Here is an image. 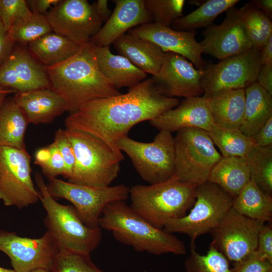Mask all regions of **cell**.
I'll return each instance as SVG.
<instances>
[{
	"instance_id": "22",
	"label": "cell",
	"mask_w": 272,
	"mask_h": 272,
	"mask_svg": "<svg viewBox=\"0 0 272 272\" xmlns=\"http://www.w3.org/2000/svg\"><path fill=\"white\" fill-rule=\"evenodd\" d=\"M13 98L29 123H50L66 111L65 100L51 88L15 93Z\"/></svg>"
},
{
	"instance_id": "23",
	"label": "cell",
	"mask_w": 272,
	"mask_h": 272,
	"mask_svg": "<svg viewBox=\"0 0 272 272\" xmlns=\"http://www.w3.org/2000/svg\"><path fill=\"white\" fill-rule=\"evenodd\" d=\"M93 49L100 72L117 89L130 88L147 79V73L124 56L112 53L109 46H93Z\"/></svg>"
},
{
	"instance_id": "56",
	"label": "cell",
	"mask_w": 272,
	"mask_h": 272,
	"mask_svg": "<svg viewBox=\"0 0 272 272\" xmlns=\"http://www.w3.org/2000/svg\"><path fill=\"white\" fill-rule=\"evenodd\" d=\"M31 272H51V271L48 269H46L39 268V269L34 270Z\"/></svg>"
},
{
	"instance_id": "4",
	"label": "cell",
	"mask_w": 272,
	"mask_h": 272,
	"mask_svg": "<svg viewBox=\"0 0 272 272\" xmlns=\"http://www.w3.org/2000/svg\"><path fill=\"white\" fill-rule=\"evenodd\" d=\"M196 187L175 175L159 183L135 185L129 188L130 207L151 225L163 229L168 221L183 217L192 207Z\"/></svg>"
},
{
	"instance_id": "20",
	"label": "cell",
	"mask_w": 272,
	"mask_h": 272,
	"mask_svg": "<svg viewBox=\"0 0 272 272\" xmlns=\"http://www.w3.org/2000/svg\"><path fill=\"white\" fill-rule=\"evenodd\" d=\"M113 12L104 25L91 38L94 46H109L117 38L140 25L153 22L144 0H114Z\"/></svg>"
},
{
	"instance_id": "54",
	"label": "cell",
	"mask_w": 272,
	"mask_h": 272,
	"mask_svg": "<svg viewBox=\"0 0 272 272\" xmlns=\"http://www.w3.org/2000/svg\"><path fill=\"white\" fill-rule=\"evenodd\" d=\"M0 272H17L14 269H8L0 266Z\"/></svg>"
},
{
	"instance_id": "39",
	"label": "cell",
	"mask_w": 272,
	"mask_h": 272,
	"mask_svg": "<svg viewBox=\"0 0 272 272\" xmlns=\"http://www.w3.org/2000/svg\"><path fill=\"white\" fill-rule=\"evenodd\" d=\"M32 14L26 0H0V20L7 31Z\"/></svg>"
},
{
	"instance_id": "40",
	"label": "cell",
	"mask_w": 272,
	"mask_h": 272,
	"mask_svg": "<svg viewBox=\"0 0 272 272\" xmlns=\"http://www.w3.org/2000/svg\"><path fill=\"white\" fill-rule=\"evenodd\" d=\"M232 272H272V263L255 250L233 265Z\"/></svg>"
},
{
	"instance_id": "2",
	"label": "cell",
	"mask_w": 272,
	"mask_h": 272,
	"mask_svg": "<svg viewBox=\"0 0 272 272\" xmlns=\"http://www.w3.org/2000/svg\"><path fill=\"white\" fill-rule=\"evenodd\" d=\"M44 66L50 88L63 98L70 113L90 101L121 93L100 72L90 43L64 61Z\"/></svg>"
},
{
	"instance_id": "44",
	"label": "cell",
	"mask_w": 272,
	"mask_h": 272,
	"mask_svg": "<svg viewBox=\"0 0 272 272\" xmlns=\"http://www.w3.org/2000/svg\"><path fill=\"white\" fill-rule=\"evenodd\" d=\"M251 138L256 147H265L272 146V117H270Z\"/></svg>"
},
{
	"instance_id": "25",
	"label": "cell",
	"mask_w": 272,
	"mask_h": 272,
	"mask_svg": "<svg viewBox=\"0 0 272 272\" xmlns=\"http://www.w3.org/2000/svg\"><path fill=\"white\" fill-rule=\"evenodd\" d=\"M245 107L240 130L252 137L272 117V96L256 82L244 89Z\"/></svg>"
},
{
	"instance_id": "45",
	"label": "cell",
	"mask_w": 272,
	"mask_h": 272,
	"mask_svg": "<svg viewBox=\"0 0 272 272\" xmlns=\"http://www.w3.org/2000/svg\"><path fill=\"white\" fill-rule=\"evenodd\" d=\"M15 45L0 20V66L12 53Z\"/></svg>"
},
{
	"instance_id": "50",
	"label": "cell",
	"mask_w": 272,
	"mask_h": 272,
	"mask_svg": "<svg viewBox=\"0 0 272 272\" xmlns=\"http://www.w3.org/2000/svg\"><path fill=\"white\" fill-rule=\"evenodd\" d=\"M261 65L272 64V35L260 51Z\"/></svg>"
},
{
	"instance_id": "42",
	"label": "cell",
	"mask_w": 272,
	"mask_h": 272,
	"mask_svg": "<svg viewBox=\"0 0 272 272\" xmlns=\"http://www.w3.org/2000/svg\"><path fill=\"white\" fill-rule=\"evenodd\" d=\"M49 146L51 156L46 165L41 168L42 171L47 178H55L58 175H62L64 177L65 168L61 155L54 142Z\"/></svg>"
},
{
	"instance_id": "21",
	"label": "cell",
	"mask_w": 272,
	"mask_h": 272,
	"mask_svg": "<svg viewBox=\"0 0 272 272\" xmlns=\"http://www.w3.org/2000/svg\"><path fill=\"white\" fill-rule=\"evenodd\" d=\"M149 122L160 131L171 133L186 128L208 131L214 123L208 99L202 96L185 98L176 107Z\"/></svg>"
},
{
	"instance_id": "46",
	"label": "cell",
	"mask_w": 272,
	"mask_h": 272,
	"mask_svg": "<svg viewBox=\"0 0 272 272\" xmlns=\"http://www.w3.org/2000/svg\"><path fill=\"white\" fill-rule=\"evenodd\" d=\"M256 82L272 96V64L261 65Z\"/></svg>"
},
{
	"instance_id": "34",
	"label": "cell",
	"mask_w": 272,
	"mask_h": 272,
	"mask_svg": "<svg viewBox=\"0 0 272 272\" xmlns=\"http://www.w3.org/2000/svg\"><path fill=\"white\" fill-rule=\"evenodd\" d=\"M244 159L250 180L263 193L272 197V146H255Z\"/></svg>"
},
{
	"instance_id": "31",
	"label": "cell",
	"mask_w": 272,
	"mask_h": 272,
	"mask_svg": "<svg viewBox=\"0 0 272 272\" xmlns=\"http://www.w3.org/2000/svg\"><path fill=\"white\" fill-rule=\"evenodd\" d=\"M208 132L222 156L245 158L255 147L239 128L213 123Z\"/></svg>"
},
{
	"instance_id": "51",
	"label": "cell",
	"mask_w": 272,
	"mask_h": 272,
	"mask_svg": "<svg viewBox=\"0 0 272 272\" xmlns=\"http://www.w3.org/2000/svg\"><path fill=\"white\" fill-rule=\"evenodd\" d=\"M250 3L262 11L269 19L272 18L271 0H252Z\"/></svg>"
},
{
	"instance_id": "1",
	"label": "cell",
	"mask_w": 272,
	"mask_h": 272,
	"mask_svg": "<svg viewBox=\"0 0 272 272\" xmlns=\"http://www.w3.org/2000/svg\"><path fill=\"white\" fill-rule=\"evenodd\" d=\"M176 98L159 92L152 78L129 88L127 93L90 101L64 120L66 128L101 139L116 151L117 142L136 124L149 121L176 107Z\"/></svg>"
},
{
	"instance_id": "32",
	"label": "cell",
	"mask_w": 272,
	"mask_h": 272,
	"mask_svg": "<svg viewBox=\"0 0 272 272\" xmlns=\"http://www.w3.org/2000/svg\"><path fill=\"white\" fill-rule=\"evenodd\" d=\"M238 0H208L188 14L175 20L171 26L179 31H188L200 28H207L214 24L216 17L230 8Z\"/></svg>"
},
{
	"instance_id": "9",
	"label": "cell",
	"mask_w": 272,
	"mask_h": 272,
	"mask_svg": "<svg viewBox=\"0 0 272 272\" xmlns=\"http://www.w3.org/2000/svg\"><path fill=\"white\" fill-rule=\"evenodd\" d=\"M117 145L129 158L140 176L149 184L165 181L175 175L174 139L171 132L160 130L149 143L127 136Z\"/></svg>"
},
{
	"instance_id": "3",
	"label": "cell",
	"mask_w": 272,
	"mask_h": 272,
	"mask_svg": "<svg viewBox=\"0 0 272 272\" xmlns=\"http://www.w3.org/2000/svg\"><path fill=\"white\" fill-rule=\"evenodd\" d=\"M99 227L111 232L118 241L131 246L138 252L157 255L186 253L185 245L181 240L151 225L123 200L110 202L104 207Z\"/></svg>"
},
{
	"instance_id": "24",
	"label": "cell",
	"mask_w": 272,
	"mask_h": 272,
	"mask_svg": "<svg viewBox=\"0 0 272 272\" xmlns=\"http://www.w3.org/2000/svg\"><path fill=\"white\" fill-rule=\"evenodd\" d=\"M113 44L120 55L147 74L154 76L160 69L164 52L153 42L128 32L117 38Z\"/></svg>"
},
{
	"instance_id": "15",
	"label": "cell",
	"mask_w": 272,
	"mask_h": 272,
	"mask_svg": "<svg viewBox=\"0 0 272 272\" xmlns=\"http://www.w3.org/2000/svg\"><path fill=\"white\" fill-rule=\"evenodd\" d=\"M0 251L9 257L17 272H31L39 268L50 270L58 252L47 231L40 238H31L2 229Z\"/></svg>"
},
{
	"instance_id": "19",
	"label": "cell",
	"mask_w": 272,
	"mask_h": 272,
	"mask_svg": "<svg viewBox=\"0 0 272 272\" xmlns=\"http://www.w3.org/2000/svg\"><path fill=\"white\" fill-rule=\"evenodd\" d=\"M128 33L153 42L164 53L171 52L184 57L197 70L203 69L202 49L195 39V30H176L151 22L137 26Z\"/></svg>"
},
{
	"instance_id": "55",
	"label": "cell",
	"mask_w": 272,
	"mask_h": 272,
	"mask_svg": "<svg viewBox=\"0 0 272 272\" xmlns=\"http://www.w3.org/2000/svg\"><path fill=\"white\" fill-rule=\"evenodd\" d=\"M7 94H0V106L4 101V99L8 96Z\"/></svg>"
},
{
	"instance_id": "38",
	"label": "cell",
	"mask_w": 272,
	"mask_h": 272,
	"mask_svg": "<svg viewBox=\"0 0 272 272\" xmlns=\"http://www.w3.org/2000/svg\"><path fill=\"white\" fill-rule=\"evenodd\" d=\"M51 272H105L92 262L90 254L59 251L50 269Z\"/></svg>"
},
{
	"instance_id": "18",
	"label": "cell",
	"mask_w": 272,
	"mask_h": 272,
	"mask_svg": "<svg viewBox=\"0 0 272 272\" xmlns=\"http://www.w3.org/2000/svg\"><path fill=\"white\" fill-rule=\"evenodd\" d=\"M0 86L16 93L50 88L45 66L28 48L17 44L0 66Z\"/></svg>"
},
{
	"instance_id": "14",
	"label": "cell",
	"mask_w": 272,
	"mask_h": 272,
	"mask_svg": "<svg viewBox=\"0 0 272 272\" xmlns=\"http://www.w3.org/2000/svg\"><path fill=\"white\" fill-rule=\"evenodd\" d=\"M52 32L83 46L104 23L87 0H61L45 15Z\"/></svg>"
},
{
	"instance_id": "33",
	"label": "cell",
	"mask_w": 272,
	"mask_h": 272,
	"mask_svg": "<svg viewBox=\"0 0 272 272\" xmlns=\"http://www.w3.org/2000/svg\"><path fill=\"white\" fill-rule=\"evenodd\" d=\"M251 47L260 51L272 35V23L262 11L250 2L238 9Z\"/></svg>"
},
{
	"instance_id": "47",
	"label": "cell",
	"mask_w": 272,
	"mask_h": 272,
	"mask_svg": "<svg viewBox=\"0 0 272 272\" xmlns=\"http://www.w3.org/2000/svg\"><path fill=\"white\" fill-rule=\"evenodd\" d=\"M61 0H26L30 11L34 13L45 15Z\"/></svg>"
},
{
	"instance_id": "28",
	"label": "cell",
	"mask_w": 272,
	"mask_h": 272,
	"mask_svg": "<svg viewBox=\"0 0 272 272\" xmlns=\"http://www.w3.org/2000/svg\"><path fill=\"white\" fill-rule=\"evenodd\" d=\"M28 48L44 66L57 64L75 55L81 45L53 32L30 43Z\"/></svg>"
},
{
	"instance_id": "12",
	"label": "cell",
	"mask_w": 272,
	"mask_h": 272,
	"mask_svg": "<svg viewBox=\"0 0 272 272\" xmlns=\"http://www.w3.org/2000/svg\"><path fill=\"white\" fill-rule=\"evenodd\" d=\"M260 51L251 48L243 53L204 65L200 84L208 99L227 90L244 89L256 82L261 66Z\"/></svg>"
},
{
	"instance_id": "13",
	"label": "cell",
	"mask_w": 272,
	"mask_h": 272,
	"mask_svg": "<svg viewBox=\"0 0 272 272\" xmlns=\"http://www.w3.org/2000/svg\"><path fill=\"white\" fill-rule=\"evenodd\" d=\"M265 222L244 216L231 208L210 233V245L235 264L255 251Z\"/></svg>"
},
{
	"instance_id": "26",
	"label": "cell",
	"mask_w": 272,
	"mask_h": 272,
	"mask_svg": "<svg viewBox=\"0 0 272 272\" xmlns=\"http://www.w3.org/2000/svg\"><path fill=\"white\" fill-rule=\"evenodd\" d=\"M250 180L244 158L222 156L213 168L208 181L219 185L233 199Z\"/></svg>"
},
{
	"instance_id": "48",
	"label": "cell",
	"mask_w": 272,
	"mask_h": 272,
	"mask_svg": "<svg viewBox=\"0 0 272 272\" xmlns=\"http://www.w3.org/2000/svg\"><path fill=\"white\" fill-rule=\"evenodd\" d=\"M51 150L49 145L37 149L34 154V163L42 168L49 161Z\"/></svg>"
},
{
	"instance_id": "16",
	"label": "cell",
	"mask_w": 272,
	"mask_h": 272,
	"mask_svg": "<svg viewBox=\"0 0 272 272\" xmlns=\"http://www.w3.org/2000/svg\"><path fill=\"white\" fill-rule=\"evenodd\" d=\"M202 70L196 69L184 57L171 52L164 53L162 64L152 77L162 95L171 98L200 96Z\"/></svg>"
},
{
	"instance_id": "37",
	"label": "cell",
	"mask_w": 272,
	"mask_h": 272,
	"mask_svg": "<svg viewBox=\"0 0 272 272\" xmlns=\"http://www.w3.org/2000/svg\"><path fill=\"white\" fill-rule=\"evenodd\" d=\"M145 6L153 22L171 27L176 19L183 16L184 0H144Z\"/></svg>"
},
{
	"instance_id": "27",
	"label": "cell",
	"mask_w": 272,
	"mask_h": 272,
	"mask_svg": "<svg viewBox=\"0 0 272 272\" xmlns=\"http://www.w3.org/2000/svg\"><path fill=\"white\" fill-rule=\"evenodd\" d=\"M29 124L13 96H7L0 106V146L26 149L25 135Z\"/></svg>"
},
{
	"instance_id": "43",
	"label": "cell",
	"mask_w": 272,
	"mask_h": 272,
	"mask_svg": "<svg viewBox=\"0 0 272 272\" xmlns=\"http://www.w3.org/2000/svg\"><path fill=\"white\" fill-rule=\"evenodd\" d=\"M257 251L272 263V228L264 224L258 234Z\"/></svg>"
},
{
	"instance_id": "41",
	"label": "cell",
	"mask_w": 272,
	"mask_h": 272,
	"mask_svg": "<svg viewBox=\"0 0 272 272\" xmlns=\"http://www.w3.org/2000/svg\"><path fill=\"white\" fill-rule=\"evenodd\" d=\"M53 142L57 146L63 159L65 175L64 178L69 179L72 174L75 163V156L72 144L65 129L59 128L55 133Z\"/></svg>"
},
{
	"instance_id": "17",
	"label": "cell",
	"mask_w": 272,
	"mask_h": 272,
	"mask_svg": "<svg viewBox=\"0 0 272 272\" xmlns=\"http://www.w3.org/2000/svg\"><path fill=\"white\" fill-rule=\"evenodd\" d=\"M226 12L223 22L206 28L202 33L203 39L199 42L203 53L220 60L243 53L252 48L238 9L234 6Z\"/></svg>"
},
{
	"instance_id": "35",
	"label": "cell",
	"mask_w": 272,
	"mask_h": 272,
	"mask_svg": "<svg viewBox=\"0 0 272 272\" xmlns=\"http://www.w3.org/2000/svg\"><path fill=\"white\" fill-rule=\"evenodd\" d=\"M8 32L16 44L25 46L52 30L44 15L32 13L31 16L15 24Z\"/></svg>"
},
{
	"instance_id": "30",
	"label": "cell",
	"mask_w": 272,
	"mask_h": 272,
	"mask_svg": "<svg viewBox=\"0 0 272 272\" xmlns=\"http://www.w3.org/2000/svg\"><path fill=\"white\" fill-rule=\"evenodd\" d=\"M232 208L252 219L265 223L272 220V197L263 193L251 180L232 199Z\"/></svg>"
},
{
	"instance_id": "5",
	"label": "cell",
	"mask_w": 272,
	"mask_h": 272,
	"mask_svg": "<svg viewBox=\"0 0 272 272\" xmlns=\"http://www.w3.org/2000/svg\"><path fill=\"white\" fill-rule=\"evenodd\" d=\"M35 180L40 193V201L46 215L44 223L59 251L90 254L99 245L101 228L85 225L72 205H63L49 192L41 175L36 173Z\"/></svg>"
},
{
	"instance_id": "52",
	"label": "cell",
	"mask_w": 272,
	"mask_h": 272,
	"mask_svg": "<svg viewBox=\"0 0 272 272\" xmlns=\"http://www.w3.org/2000/svg\"><path fill=\"white\" fill-rule=\"evenodd\" d=\"M16 93L15 91L13 90L7 89L3 87L0 86V94H15Z\"/></svg>"
},
{
	"instance_id": "7",
	"label": "cell",
	"mask_w": 272,
	"mask_h": 272,
	"mask_svg": "<svg viewBox=\"0 0 272 272\" xmlns=\"http://www.w3.org/2000/svg\"><path fill=\"white\" fill-rule=\"evenodd\" d=\"M174 137L175 175L182 182L197 186L207 181L222 157L207 131L186 128Z\"/></svg>"
},
{
	"instance_id": "36",
	"label": "cell",
	"mask_w": 272,
	"mask_h": 272,
	"mask_svg": "<svg viewBox=\"0 0 272 272\" xmlns=\"http://www.w3.org/2000/svg\"><path fill=\"white\" fill-rule=\"evenodd\" d=\"M190 247V255L184 263L185 272H232L227 259L211 245L205 255L197 252L194 242Z\"/></svg>"
},
{
	"instance_id": "6",
	"label": "cell",
	"mask_w": 272,
	"mask_h": 272,
	"mask_svg": "<svg viewBox=\"0 0 272 272\" xmlns=\"http://www.w3.org/2000/svg\"><path fill=\"white\" fill-rule=\"evenodd\" d=\"M73 148L75 163L68 181L97 187L110 186L120 171L124 158L105 142L89 133L66 128Z\"/></svg>"
},
{
	"instance_id": "53",
	"label": "cell",
	"mask_w": 272,
	"mask_h": 272,
	"mask_svg": "<svg viewBox=\"0 0 272 272\" xmlns=\"http://www.w3.org/2000/svg\"><path fill=\"white\" fill-rule=\"evenodd\" d=\"M205 1H190L188 2L189 4H190L191 5H195L197 6H200Z\"/></svg>"
},
{
	"instance_id": "10",
	"label": "cell",
	"mask_w": 272,
	"mask_h": 272,
	"mask_svg": "<svg viewBox=\"0 0 272 272\" xmlns=\"http://www.w3.org/2000/svg\"><path fill=\"white\" fill-rule=\"evenodd\" d=\"M46 186L54 198L71 202L82 221L91 228L99 227V220L107 204L125 201L129 197V188L124 184L97 187L74 184L55 177L48 178Z\"/></svg>"
},
{
	"instance_id": "29",
	"label": "cell",
	"mask_w": 272,
	"mask_h": 272,
	"mask_svg": "<svg viewBox=\"0 0 272 272\" xmlns=\"http://www.w3.org/2000/svg\"><path fill=\"white\" fill-rule=\"evenodd\" d=\"M207 99L214 123L240 128L244 114V89L223 91Z\"/></svg>"
},
{
	"instance_id": "49",
	"label": "cell",
	"mask_w": 272,
	"mask_h": 272,
	"mask_svg": "<svg viewBox=\"0 0 272 272\" xmlns=\"http://www.w3.org/2000/svg\"><path fill=\"white\" fill-rule=\"evenodd\" d=\"M93 4L98 16L105 23L112 13L108 8V2L107 0H98Z\"/></svg>"
},
{
	"instance_id": "11",
	"label": "cell",
	"mask_w": 272,
	"mask_h": 272,
	"mask_svg": "<svg viewBox=\"0 0 272 272\" xmlns=\"http://www.w3.org/2000/svg\"><path fill=\"white\" fill-rule=\"evenodd\" d=\"M31 161L26 149L0 146V200L5 206L22 209L40 200Z\"/></svg>"
},
{
	"instance_id": "8",
	"label": "cell",
	"mask_w": 272,
	"mask_h": 272,
	"mask_svg": "<svg viewBox=\"0 0 272 272\" xmlns=\"http://www.w3.org/2000/svg\"><path fill=\"white\" fill-rule=\"evenodd\" d=\"M232 198L219 185L207 181L196 187L195 200L190 212L170 220L163 230L187 235L194 242L199 236L210 233L232 208Z\"/></svg>"
}]
</instances>
